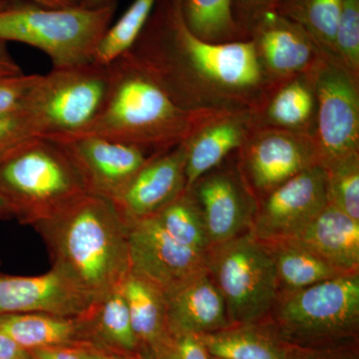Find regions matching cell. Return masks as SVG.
Listing matches in <instances>:
<instances>
[{"label": "cell", "instance_id": "1", "mask_svg": "<svg viewBox=\"0 0 359 359\" xmlns=\"http://www.w3.org/2000/svg\"><path fill=\"white\" fill-rule=\"evenodd\" d=\"M182 0H157L138 39L126 52L186 109L224 113L262 110L276 88L252 39L212 43L196 36Z\"/></svg>", "mask_w": 359, "mask_h": 359}, {"label": "cell", "instance_id": "2", "mask_svg": "<svg viewBox=\"0 0 359 359\" xmlns=\"http://www.w3.org/2000/svg\"><path fill=\"white\" fill-rule=\"evenodd\" d=\"M33 228L46 245L51 269L93 304L130 271L128 224L109 200L85 194Z\"/></svg>", "mask_w": 359, "mask_h": 359}, {"label": "cell", "instance_id": "3", "mask_svg": "<svg viewBox=\"0 0 359 359\" xmlns=\"http://www.w3.org/2000/svg\"><path fill=\"white\" fill-rule=\"evenodd\" d=\"M109 67L103 109L92 126L76 137H104L160 154L184 143L215 118L229 114L182 107L126 54Z\"/></svg>", "mask_w": 359, "mask_h": 359}, {"label": "cell", "instance_id": "4", "mask_svg": "<svg viewBox=\"0 0 359 359\" xmlns=\"http://www.w3.org/2000/svg\"><path fill=\"white\" fill-rule=\"evenodd\" d=\"M85 194L76 164L53 139L28 137L0 152V197L20 224L33 226Z\"/></svg>", "mask_w": 359, "mask_h": 359}, {"label": "cell", "instance_id": "5", "mask_svg": "<svg viewBox=\"0 0 359 359\" xmlns=\"http://www.w3.org/2000/svg\"><path fill=\"white\" fill-rule=\"evenodd\" d=\"M117 2L98 8L47 7L11 0L0 9V41L20 42L43 52L52 68L93 62L99 42L114 18Z\"/></svg>", "mask_w": 359, "mask_h": 359}, {"label": "cell", "instance_id": "6", "mask_svg": "<svg viewBox=\"0 0 359 359\" xmlns=\"http://www.w3.org/2000/svg\"><path fill=\"white\" fill-rule=\"evenodd\" d=\"M110 85L109 65L93 62L52 68L23 106L39 136L65 140L83 134L100 114Z\"/></svg>", "mask_w": 359, "mask_h": 359}, {"label": "cell", "instance_id": "7", "mask_svg": "<svg viewBox=\"0 0 359 359\" xmlns=\"http://www.w3.org/2000/svg\"><path fill=\"white\" fill-rule=\"evenodd\" d=\"M207 269L223 295L231 323L250 325L275 306L280 294L275 264L252 231L212 245Z\"/></svg>", "mask_w": 359, "mask_h": 359}, {"label": "cell", "instance_id": "8", "mask_svg": "<svg viewBox=\"0 0 359 359\" xmlns=\"http://www.w3.org/2000/svg\"><path fill=\"white\" fill-rule=\"evenodd\" d=\"M276 306V321L290 339L316 341L346 337L358 327V273L278 295Z\"/></svg>", "mask_w": 359, "mask_h": 359}, {"label": "cell", "instance_id": "9", "mask_svg": "<svg viewBox=\"0 0 359 359\" xmlns=\"http://www.w3.org/2000/svg\"><path fill=\"white\" fill-rule=\"evenodd\" d=\"M306 74L316 100L313 139L318 164L325 168L359 152L358 79L337 58L323 53Z\"/></svg>", "mask_w": 359, "mask_h": 359}, {"label": "cell", "instance_id": "10", "mask_svg": "<svg viewBox=\"0 0 359 359\" xmlns=\"http://www.w3.org/2000/svg\"><path fill=\"white\" fill-rule=\"evenodd\" d=\"M327 205V172L314 165L266 194L250 230L264 244L292 240Z\"/></svg>", "mask_w": 359, "mask_h": 359}, {"label": "cell", "instance_id": "11", "mask_svg": "<svg viewBox=\"0 0 359 359\" xmlns=\"http://www.w3.org/2000/svg\"><path fill=\"white\" fill-rule=\"evenodd\" d=\"M130 271L167 292L207 269L208 252L170 237L154 216L128 223Z\"/></svg>", "mask_w": 359, "mask_h": 359}, {"label": "cell", "instance_id": "12", "mask_svg": "<svg viewBox=\"0 0 359 359\" xmlns=\"http://www.w3.org/2000/svg\"><path fill=\"white\" fill-rule=\"evenodd\" d=\"M55 141L62 144L72 157L83 177L87 192L111 202L142 167L158 155L124 142L99 136Z\"/></svg>", "mask_w": 359, "mask_h": 359}, {"label": "cell", "instance_id": "13", "mask_svg": "<svg viewBox=\"0 0 359 359\" xmlns=\"http://www.w3.org/2000/svg\"><path fill=\"white\" fill-rule=\"evenodd\" d=\"M245 162L252 185L269 194L304 170L318 164L313 136L276 128H255L248 137Z\"/></svg>", "mask_w": 359, "mask_h": 359}, {"label": "cell", "instance_id": "14", "mask_svg": "<svg viewBox=\"0 0 359 359\" xmlns=\"http://www.w3.org/2000/svg\"><path fill=\"white\" fill-rule=\"evenodd\" d=\"M252 36L264 72L276 86L308 73L323 53L301 25L276 11L255 21Z\"/></svg>", "mask_w": 359, "mask_h": 359}, {"label": "cell", "instance_id": "15", "mask_svg": "<svg viewBox=\"0 0 359 359\" xmlns=\"http://www.w3.org/2000/svg\"><path fill=\"white\" fill-rule=\"evenodd\" d=\"M186 144L154 156L112 201L128 224L155 216L186 190Z\"/></svg>", "mask_w": 359, "mask_h": 359}, {"label": "cell", "instance_id": "16", "mask_svg": "<svg viewBox=\"0 0 359 359\" xmlns=\"http://www.w3.org/2000/svg\"><path fill=\"white\" fill-rule=\"evenodd\" d=\"M92 304L54 269L32 276L0 273V316L40 313L80 316Z\"/></svg>", "mask_w": 359, "mask_h": 359}, {"label": "cell", "instance_id": "17", "mask_svg": "<svg viewBox=\"0 0 359 359\" xmlns=\"http://www.w3.org/2000/svg\"><path fill=\"white\" fill-rule=\"evenodd\" d=\"M170 334L202 335L230 327L226 304L208 269L164 292Z\"/></svg>", "mask_w": 359, "mask_h": 359}, {"label": "cell", "instance_id": "18", "mask_svg": "<svg viewBox=\"0 0 359 359\" xmlns=\"http://www.w3.org/2000/svg\"><path fill=\"white\" fill-rule=\"evenodd\" d=\"M188 190L199 204L212 247L242 235L252 226L254 216L247 198L228 174L203 177Z\"/></svg>", "mask_w": 359, "mask_h": 359}, {"label": "cell", "instance_id": "19", "mask_svg": "<svg viewBox=\"0 0 359 359\" xmlns=\"http://www.w3.org/2000/svg\"><path fill=\"white\" fill-rule=\"evenodd\" d=\"M254 112L229 113L198 130L186 144V189L219 166L226 156L243 147L257 128Z\"/></svg>", "mask_w": 359, "mask_h": 359}, {"label": "cell", "instance_id": "20", "mask_svg": "<svg viewBox=\"0 0 359 359\" xmlns=\"http://www.w3.org/2000/svg\"><path fill=\"white\" fill-rule=\"evenodd\" d=\"M342 273H358L359 221L334 205L325 209L292 238Z\"/></svg>", "mask_w": 359, "mask_h": 359}, {"label": "cell", "instance_id": "21", "mask_svg": "<svg viewBox=\"0 0 359 359\" xmlns=\"http://www.w3.org/2000/svg\"><path fill=\"white\" fill-rule=\"evenodd\" d=\"M0 332L27 351L55 346H77L88 341L83 316L18 313L0 316Z\"/></svg>", "mask_w": 359, "mask_h": 359}, {"label": "cell", "instance_id": "22", "mask_svg": "<svg viewBox=\"0 0 359 359\" xmlns=\"http://www.w3.org/2000/svg\"><path fill=\"white\" fill-rule=\"evenodd\" d=\"M255 115L257 128H276L314 135L316 100L308 74L278 85Z\"/></svg>", "mask_w": 359, "mask_h": 359}, {"label": "cell", "instance_id": "23", "mask_svg": "<svg viewBox=\"0 0 359 359\" xmlns=\"http://www.w3.org/2000/svg\"><path fill=\"white\" fill-rule=\"evenodd\" d=\"M139 344L154 354L170 337L164 292L130 271L121 283Z\"/></svg>", "mask_w": 359, "mask_h": 359}, {"label": "cell", "instance_id": "24", "mask_svg": "<svg viewBox=\"0 0 359 359\" xmlns=\"http://www.w3.org/2000/svg\"><path fill=\"white\" fill-rule=\"evenodd\" d=\"M83 318L91 344L129 355L140 348L121 287L94 302Z\"/></svg>", "mask_w": 359, "mask_h": 359}, {"label": "cell", "instance_id": "25", "mask_svg": "<svg viewBox=\"0 0 359 359\" xmlns=\"http://www.w3.org/2000/svg\"><path fill=\"white\" fill-rule=\"evenodd\" d=\"M266 245L275 264L280 290L278 295L346 275L294 241Z\"/></svg>", "mask_w": 359, "mask_h": 359}, {"label": "cell", "instance_id": "26", "mask_svg": "<svg viewBox=\"0 0 359 359\" xmlns=\"http://www.w3.org/2000/svg\"><path fill=\"white\" fill-rule=\"evenodd\" d=\"M344 0H283L276 11L301 25L323 54L335 58L334 40Z\"/></svg>", "mask_w": 359, "mask_h": 359}, {"label": "cell", "instance_id": "27", "mask_svg": "<svg viewBox=\"0 0 359 359\" xmlns=\"http://www.w3.org/2000/svg\"><path fill=\"white\" fill-rule=\"evenodd\" d=\"M181 9L187 27L205 41L244 40V30L233 16V0H182Z\"/></svg>", "mask_w": 359, "mask_h": 359}, {"label": "cell", "instance_id": "28", "mask_svg": "<svg viewBox=\"0 0 359 359\" xmlns=\"http://www.w3.org/2000/svg\"><path fill=\"white\" fill-rule=\"evenodd\" d=\"M154 217L168 235L180 244L202 252L211 249L204 217L190 190L186 189Z\"/></svg>", "mask_w": 359, "mask_h": 359}, {"label": "cell", "instance_id": "29", "mask_svg": "<svg viewBox=\"0 0 359 359\" xmlns=\"http://www.w3.org/2000/svg\"><path fill=\"white\" fill-rule=\"evenodd\" d=\"M212 358L219 359H285L273 340L252 330H223L198 335Z\"/></svg>", "mask_w": 359, "mask_h": 359}, {"label": "cell", "instance_id": "30", "mask_svg": "<svg viewBox=\"0 0 359 359\" xmlns=\"http://www.w3.org/2000/svg\"><path fill=\"white\" fill-rule=\"evenodd\" d=\"M157 0H134L99 42L94 61L109 65L130 50L154 9Z\"/></svg>", "mask_w": 359, "mask_h": 359}, {"label": "cell", "instance_id": "31", "mask_svg": "<svg viewBox=\"0 0 359 359\" xmlns=\"http://www.w3.org/2000/svg\"><path fill=\"white\" fill-rule=\"evenodd\" d=\"M328 205L359 221V152L325 168Z\"/></svg>", "mask_w": 359, "mask_h": 359}, {"label": "cell", "instance_id": "32", "mask_svg": "<svg viewBox=\"0 0 359 359\" xmlns=\"http://www.w3.org/2000/svg\"><path fill=\"white\" fill-rule=\"evenodd\" d=\"M335 58L354 77L359 75V0H344L334 40Z\"/></svg>", "mask_w": 359, "mask_h": 359}, {"label": "cell", "instance_id": "33", "mask_svg": "<svg viewBox=\"0 0 359 359\" xmlns=\"http://www.w3.org/2000/svg\"><path fill=\"white\" fill-rule=\"evenodd\" d=\"M40 77L41 75L25 73L0 77V116L22 110L28 95Z\"/></svg>", "mask_w": 359, "mask_h": 359}, {"label": "cell", "instance_id": "34", "mask_svg": "<svg viewBox=\"0 0 359 359\" xmlns=\"http://www.w3.org/2000/svg\"><path fill=\"white\" fill-rule=\"evenodd\" d=\"M153 356L156 359H212L198 335L170 334Z\"/></svg>", "mask_w": 359, "mask_h": 359}, {"label": "cell", "instance_id": "35", "mask_svg": "<svg viewBox=\"0 0 359 359\" xmlns=\"http://www.w3.org/2000/svg\"><path fill=\"white\" fill-rule=\"evenodd\" d=\"M32 136L39 135L25 110L0 116V152Z\"/></svg>", "mask_w": 359, "mask_h": 359}, {"label": "cell", "instance_id": "36", "mask_svg": "<svg viewBox=\"0 0 359 359\" xmlns=\"http://www.w3.org/2000/svg\"><path fill=\"white\" fill-rule=\"evenodd\" d=\"M283 0H233V16L238 13V25L244 30L245 25L252 26L263 14L276 11Z\"/></svg>", "mask_w": 359, "mask_h": 359}, {"label": "cell", "instance_id": "37", "mask_svg": "<svg viewBox=\"0 0 359 359\" xmlns=\"http://www.w3.org/2000/svg\"><path fill=\"white\" fill-rule=\"evenodd\" d=\"M75 347L84 359H135L134 355L111 351L89 341L83 342Z\"/></svg>", "mask_w": 359, "mask_h": 359}, {"label": "cell", "instance_id": "38", "mask_svg": "<svg viewBox=\"0 0 359 359\" xmlns=\"http://www.w3.org/2000/svg\"><path fill=\"white\" fill-rule=\"evenodd\" d=\"M0 359H32V354L8 335L0 332Z\"/></svg>", "mask_w": 359, "mask_h": 359}, {"label": "cell", "instance_id": "39", "mask_svg": "<svg viewBox=\"0 0 359 359\" xmlns=\"http://www.w3.org/2000/svg\"><path fill=\"white\" fill-rule=\"evenodd\" d=\"M32 359H84L75 346H55L35 349Z\"/></svg>", "mask_w": 359, "mask_h": 359}, {"label": "cell", "instance_id": "40", "mask_svg": "<svg viewBox=\"0 0 359 359\" xmlns=\"http://www.w3.org/2000/svg\"><path fill=\"white\" fill-rule=\"evenodd\" d=\"M22 69L14 60L6 47V42L0 41V77L21 74Z\"/></svg>", "mask_w": 359, "mask_h": 359}, {"label": "cell", "instance_id": "41", "mask_svg": "<svg viewBox=\"0 0 359 359\" xmlns=\"http://www.w3.org/2000/svg\"><path fill=\"white\" fill-rule=\"evenodd\" d=\"M13 1H16V0H13ZM29 1L36 2V4H41L43 6L54 7V8L78 6V4H71L68 0H29Z\"/></svg>", "mask_w": 359, "mask_h": 359}, {"label": "cell", "instance_id": "42", "mask_svg": "<svg viewBox=\"0 0 359 359\" xmlns=\"http://www.w3.org/2000/svg\"><path fill=\"white\" fill-rule=\"evenodd\" d=\"M114 2H117V0H79V6L86 8H98Z\"/></svg>", "mask_w": 359, "mask_h": 359}, {"label": "cell", "instance_id": "43", "mask_svg": "<svg viewBox=\"0 0 359 359\" xmlns=\"http://www.w3.org/2000/svg\"><path fill=\"white\" fill-rule=\"evenodd\" d=\"M9 217H11V214L9 212L8 207H7L6 202L0 197V218H9Z\"/></svg>", "mask_w": 359, "mask_h": 359}, {"label": "cell", "instance_id": "44", "mask_svg": "<svg viewBox=\"0 0 359 359\" xmlns=\"http://www.w3.org/2000/svg\"><path fill=\"white\" fill-rule=\"evenodd\" d=\"M11 0H0V9L6 6Z\"/></svg>", "mask_w": 359, "mask_h": 359}, {"label": "cell", "instance_id": "45", "mask_svg": "<svg viewBox=\"0 0 359 359\" xmlns=\"http://www.w3.org/2000/svg\"><path fill=\"white\" fill-rule=\"evenodd\" d=\"M68 1L73 4H79V0H68Z\"/></svg>", "mask_w": 359, "mask_h": 359}, {"label": "cell", "instance_id": "46", "mask_svg": "<svg viewBox=\"0 0 359 359\" xmlns=\"http://www.w3.org/2000/svg\"><path fill=\"white\" fill-rule=\"evenodd\" d=\"M211 358L212 359H219V358H212V356H211Z\"/></svg>", "mask_w": 359, "mask_h": 359}]
</instances>
